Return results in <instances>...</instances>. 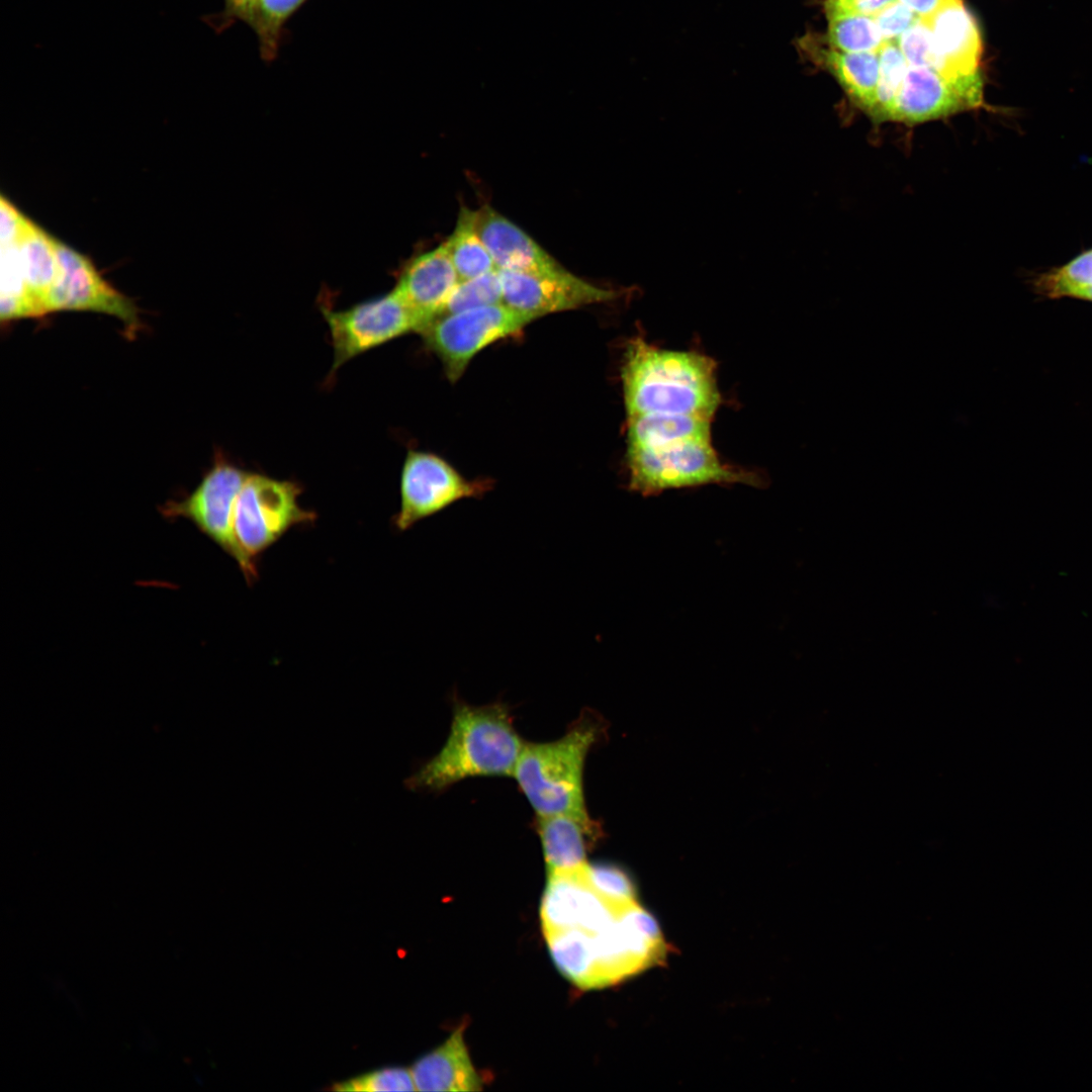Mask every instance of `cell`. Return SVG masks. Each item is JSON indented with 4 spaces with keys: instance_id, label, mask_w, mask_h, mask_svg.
Here are the masks:
<instances>
[{
    "instance_id": "6da1fadb",
    "label": "cell",
    "mask_w": 1092,
    "mask_h": 1092,
    "mask_svg": "<svg viewBox=\"0 0 1092 1092\" xmlns=\"http://www.w3.org/2000/svg\"><path fill=\"white\" fill-rule=\"evenodd\" d=\"M713 358L694 350L631 339L623 355L621 381L626 419L690 415L714 420L722 404Z\"/></svg>"
},
{
    "instance_id": "7a4b0ae2",
    "label": "cell",
    "mask_w": 1092,
    "mask_h": 1092,
    "mask_svg": "<svg viewBox=\"0 0 1092 1092\" xmlns=\"http://www.w3.org/2000/svg\"><path fill=\"white\" fill-rule=\"evenodd\" d=\"M524 744L507 704L475 706L455 697L444 745L405 780V786L434 793L468 778L513 777Z\"/></svg>"
},
{
    "instance_id": "3957f363",
    "label": "cell",
    "mask_w": 1092,
    "mask_h": 1092,
    "mask_svg": "<svg viewBox=\"0 0 1092 1092\" xmlns=\"http://www.w3.org/2000/svg\"><path fill=\"white\" fill-rule=\"evenodd\" d=\"M601 730L599 721L583 712L561 737L548 742L525 741L513 777L536 816L588 815L583 770Z\"/></svg>"
},
{
    "instance_id": "277c9868",
    "label": "cell",
    "mask_w": 1092,
    "mask_h": 1092,
    "mask_svg": "<svg viewBox=\"0 0 1092 1092\" xmlns=\"http://www.w3.org/2000/svg\"><path fill=\"white\" fill-rule=\"evenodd\" d=\"M628 486L642 495L710 484L760 486L754 471L724 462L713 439H694L654 448H626Z\"/></svg>"
},
{
    "instance_id": "5b68a950",
    "label": "cell",
    "mask_w": 1092,
    "mask_h": 1092,
    "mask_svg": "<svg viewBox=\"0 0 1092 1092\" xmlns=\"http://www.w3.org/2000/svg\"><path fill=\"white\" fill-rule=\"evenodd\" d=\"M249 473L217 455L192 492L184 498L165 503L160 512L169 520L191 522L237 562L251 585L259 578L258 561L241 547L234 529L236 500Z\"/></svg>"
},
{
    "instance_id": "8992f818",
    "label": "cell",
    "mask_w": 1092,
    "mask_h": 1092,
    "mask_svg": "<svg viewBox=\"0 0 1092 1092\" xmlns=\"http://www.w3.org/2000/svg\"><path fill=\"white\" fill-rule=\"evenodd\" d=\"M299 483L250 472L234 510L236 537L253 559L274 545L290 529L313 524L315 512L298 504Z\"/></svg>"
},
{
    "instance_id": "52a82bcc",
    "label": "cell",
    "mask_w": 1092,
    "mask_h": 1092,
    "mask_svg": "<svg viewBox=\"0 0 1092 1092\" xmlns=\"http://www.w3.org/2000/svg\"><path fill=\"white\" fill-rule=\"evenodd\" d=\"M535 320L498 303L440 315L420 334L441 360L447 377L455 381L478 352L519 333Z\"/></svg>"
},
{
    "instance_id": "ba28073f",
    "label": "cell",
    "mask_w": 1092,
    "mask_h": 1092,
    "mask_svg": "<svg viewBox=\"0 0 1092 1092\" xmlns=\"http://www.w3.org/2000/svg\"><path fill=\"white\" fill-rule=\"evenodd\" d=\"M334 360L331 375L351 359L407 333H421L423 320L395 290L342 310L323 309Z\"/></svg>"
},
{
    "instance_id": "9c48e42d",
    "label": "cell",
    "mask_w": 1092,
    "mask_h": 1092,
    "mask_svg": "<svg viewBox=\"0 0 1092 1092\" xmlns=\"http://www.w3.org/2000/svg\"><path fill=\"white\" fill-rule=\"evenodd\" d=\"M490 487L489 480H469L438 455L410 451L400 471V505L392 525L404 532L460 499L482 496Z\"/></svg>"
},
{
    "instance_id": "30bf717a",
    "label": "cell",
    "mask_w": 1092,
    "mask_h": 1092,
    "mask_svg": "<svg viewBox=\"0 0 1092 1092\" xmlns=\"http://www.w3.org/2000/svg\"><path fill=\"white\" fill-rule=\"evenodd\" d=\"M57 273L46 300V312L89 310L122 321L129 334L140 326L131 299L111 286L91 260L54 237Z\"/></svg>"
},
{
    "instance_id": "8fae6325",
    "label": "cell",
    "mask_w": 1092,
    "mask_h": 1092,
    "mask_svg": "<svg viewBox=\"0 0 1092 1092\" xmlns=\"http://www.w3.org/2000/svg\"><path fill=\"white\" fill-rule=\"evenodd\" d=\"M503 302L521 312L540 316L589 304L617 300L624 291L595 285L561 265L539 271L498 270Z\"/></svg>"
},
{
    "instance_id": "7c38bea8",
    "label": "cell",
    "mask_w": 1092,
    "mask_h": 1092,
    "mask_svg": "<svg viewBox=\"0 0 1092 1092\" xmlns=\"http://www.w3.org/2000/svg\"><path fill=\"white\" fill-rule=\"evenodd\" d=\"M983 105V79L952 80L928 67L908 66L889 122L917 124Z\"/></svg>"
},
{
    "instance_id": "4fadbf2b",
    "label": "cell",
    "mask_w": 1092,
    "mask_h": 1092,
    "mask_svg": "<svg viewBox=\"0 0 1092 1092\" xmlns=\"http://www.w3.org/2000/svg\"><path fill=\"white\" fill-rule=\"evenodd\" d=\"M583 869L548 874L540 907L543 934L576 928L596 935L638 903L637 899L614 902L603 897L587 883Z\"/></svg>"
},
{
    "instance_id": "5bb4252c",
    "label": "cell",
    "mask_w": 1092,
    "mask_h": 1092,
    "mask_svg": "<svg viewBox=\"0 0 1092 1092\" xmlns=\"http://www.w3.org/2000/svg\"><path fill=\"white\" fill-rule=\"evenodd\" d=\"M924 21L931 33L935 71L952 80L981 75L980 31L962 0L945 3Z\"/></svg>"
},
{
    "instance_id": "9a60e30c",
    "label": "cell",
    "mask_w": 1092,
    "mask_h": 1092,
    "mask_svg": "<svg viewBox=\"0 0 1092 1092\" xmlns=\"http://www.w3.org/2000/svg\"><path fill=\"white\" fill-rule=\"evenodd\" d=\"M459 281L443 243L411 261L394 289L423 320L426 328L441 314Z\"/></svg>"
},
{
    "instance_id": "2e32d148",
    "label": "cell",
    "mask_w": 1092,
    "mask_h": 1092,
    "mask_svg": "<svg viewBox=\"0 0 1092 1092\" xmlns=\"http://www.w3.org/2000/svg\"><path fill=\"white\" fill-rule=\"evenodd\" d=\"M475 226L498 270L539 271L560 265L523 230L488 205L475 210Z\"/></svg>"
},
{
    "instance_id": "e0dca14e",
    "label": "cell",
    "mask_w": 1092,
    "mask_h": 1092,
    "mask_svg": "<svg viewBox=\"0 0 1092 1092\" xmlns=\"http://www.w3.org/2000/svg\"><path fill=\"white\" fill-rule=\"evenodd\" d=\"M536 817L547 873L582 870L587 863V851L599 835V827L589 815L562 813Z\"/></svg>"
},
{
    "instance_id": "ac0fdd59",
    "label": "cell",
    "mask_w": 1092,
    "mask_h": 1092,
    "mask_svg": "<svg viewBox=\"0 0 1092 1092\" xmlns=\"http://www.w3.org/2000/svg\"><path fill=\"white\" fill-rule=\"evenodd\" d=\"M799 42L808 59L830 72L855 105L867 113L877 89L879 54L844 52L817 34H807Z\"/></svg>"
},
{
    "instance_id": "d6986e66",
    "label": "cell",
    "mask_w": 1092,
    "mask_h": 1092,
    "mask_svg": "<svg viewBox=\"0 0 1092 1092\" xmlns=\"http://www.w3.org/2000/svg\"><path fill=\"white\" fill-rule=\"evenodd\" d=\"M465 1024L459 1025L438 1048L421 1057L412 1067L419 1091H478L482 1079L472 1064L464 1039Z\"/></svg>"
},
{
    "instance_id": "ffe728a7",
    "label": "cell",
    "mask_w": 1092,
    "mask_h": 1092,
    "mask_svg": "<svg viewBox=\"0 0 1092 1092\" xmlns=\"http://www.w3.org/2000/svg\"><path fill=\"white\" fill-rule=\"evenodd\" d=\"M28 297L35 316L46 314V300L57 273L54 237L28 218L19 241Z\"/></svg>"
},
{
    "instance_id": "44dd1931",
    "label": "cell",
    "mask_w": 1092,
    "mask_h": 1092,
    "mask_svg": "<svg viewBox=\"0 0 1092 1092\" xmlns=\"http://www.w3.org/2000/svg\"><path fill=\"white\" fill-rule=\"evenodd\" d=\"M557 970L576 987L600 988L594 936L570 928L544 933Z\"/></svg>"
},
{
    "instance_id": "7402d4cb",
    "label": "cell",
    "mask_w": 1092,
    "mask_h": 1092,
    "mask_svg": "<svg viewBox=\"0 0 1092 1092\" xmlns=\"http://www.w3.org/2000/svg\"><path fill=\"white\" fill-rule=\"evenodd\" d=\"M444 244L460 280L497 269L476 230L475 210H460L455 229Z\"/></svg>"
},
{
    "instance_id": "603a6c76",
    "label": "cell",
    "mask_w": 1092,
    "mask_h": 1092,
    "mask_svg": "<svg viewBox=\"0 0 1092 1092\" xmlns=\"http://www.w3.org/2000/svg\"><path fill=\"white\" fill-rule=\"evenodd\" d=\"M827 41L849 53H878L884 39L872 16L854 12L826 0Z\"/></svg>"
},
{
    "instance_id": "cb8c5ba5",
    "label": "cell",
    "mask_w": 1092,
    "mask_h": 1092,
    "mask_svg": "<svg viewBox=\"0 0 1092 1092\" xmlns=\"http://www.w3.org/2000/svg\"><path fill=\"white\" fill-rule=\"evenodd\" d=\"M1031 283L1033 291L1048 299L1068 297L1092 301V249L1061 267L1036 275Z\"/></svg>"
},
{
    "instance_id": "d4e9b609",
    "label": "cell",
    "mask_w": 1092,
    "mask_h": 1092,
    "mask_svg": "<svg viewBox=\"0 0 1092 1092\" xmlns=\"http://www.w3.org/2000/svg\"><path fill=\"white\" fill-rule=\"evenodd\" d=\"M309 0H259L250 23L257 36L261 59L269 64L278 56L285 40L289 20Z\"/></svg>"
},
{
    "instance_id": "484cf974",
    "label": "cell",
    "mask_w": 1092,
    "mask_h": 1092,
    "mask_svg": "<svg viewBox=\"0 0 1092 1092\" xmlns=\"http://www.w3.org/2000/svg\"><path fill=\"white\" fill-rule=\"evenodd\" d=\"M1 321L34 317L28 297L18 242L1 244Z\"/></svg>"
},
{
    "instance_id": "4316f807",
    "label": "cell",
    "mask_w": 1092,
    "mask_h": 1092,
    "mask_svg": "<svg viewBox=\"0 0 1092 1092\" xmlns=\"http://www.w3.org/2000/svg\"><path fill=\"white\" fill-rule=\"evenodd\" d=\"M879 78L867 115L876 123L889 122L890 113L908 64L897 41H885L878 52Z\"/></svg>"
},
{
    "instance_id": "83f0119b",
    "label": "cell",
    "mask_w": 1092,
    "mask_h": 1092,
    "mask_svg": "<svg viewBox=\"0 0 1092 1092\" xmlns=\"http://www.w3.org/2000/svg\"><path fill=\"white\" fill-rule=\"evenodd\" d=\"M498 303L504 302L502 280L496 269L474 278L460 280L440 315Z\"/></svg>"
},
{
    "instance_id": "f1b7e54d",
    "label": "cell",
    "mask_w": 1092,
    "mask_h": 1092,
    "mask_svg": "<svg viewBox=\"0 0 1092 1092\" xmlns=\"http://www.w3.org/2000/svg\"><path fill=\"white\" fill-rule=\"evenodd\" d=\"M332 1089L341 1092L417 1090L412 1070L402 1067H389L371 1071L336 1083Z\"/></svg>"
},
{
    "instance_id": "f546056e",
    "label": "cell",
    "mask_w": 1092,
    "mask_h": 1092,
    "mask_svg": "<svg viewBox=\"0 0 1092 1092\" xmlns=\"http://www.w3.org/2000/svg\"><path fill=\"white\" fill-rule=\"evenodd\" d=\"M583 874L592 888L611 901L629 902L637 899L630 877L617 866L587 862Z\"/></svg>"
},
{
    "instance_id": "4dcf8cb0",
    "label": "cell",
    "mask_w": 1092,
    "mask_h": 1092,
    "mask_svg": "<svg viewBox=\"0 0 1092 1092\" xmlns=\"http://www.w3.org/2000/svg\"><path fill=\"white\" fill-rule=\"evenodd\" d=\"M908 66L934 69L935 55L927 23L918 19L897 40Z\"/></svg>"
},
{
    "instance_id": "1f68e13d",
    "label": "cell",
    "mask_w": 1092,
    "mask_h": 1092,
    "mask_svg": "<svg viewBox=\"0 0 1092 1092\" xmlns=\"http://www.w3.org/2000/svg\"><path fill=\"white\" fill-rule=\"evenodd\" d=\"M874 19L885 42L897 41L900 35L920 18L896 0L878 12Z\"/></svg>"
},
{
    "instance_id": "d6a6232c",
    "label": "cell",
    "mask_w": 1092,
    "mask_h": 1092,
    "mask_svg": "<svg viewBox=\"0 0 1092 1092\" xmlns=\"http://www.w3.org/2000/svg\"><path fill=\"white\" fill-rule=\"evenodd\" d=\"M259 0H223V8L202 17L216 33H221L237 22L250 25Z\"/></svg>"
},
{
    "instance_id": "836d02e7",
    "label": "cell",
    "mask_w": 1092,
    "mask_h": 1092,
    "mask_svg": "<svg viewBox=\"0 0 1092 1092\" xmlns=\"http://www.w3.org/2000/svg\"><path fill=\"white\" fill-rule=\"evenodd\" d=\"M27 221L28 217L2 194L0 200V243L18 242Z\"/></svg>"
},
{
    "instance_id": "e575fe53",
    "label": "cell",
    "mask_w": 1092,
    "mask_h": 1092,
    "mask_svg": "<svg viewBox=\"0 0 1092 1092\" xmlns=\"http://www.w3.org/2000/svg\"><path fill=\"white\" fill-rule=\"evenodd\" d=\"M911 11H913L920 19H929L937 10L940 9L948 0H898Z\"/></svg>"
},
{
    "instance_id": "d590c367",
    "label": "cell",
    "mask_w": 1092,
    "mask_h": 1092,
    "mask_svg": "<svg viewBox=\"0 0 1092 1092\" xmlns=\"http://www.w3.org/2000/svg\"><path fill=\"white\" fill-rule=\"evenodd\" d=\"M894 1L896 0H852L847 5L841 7L874 17L878 12Z\"/></svg>"
},
{
    "instance_id": "8d00e7d4",
    "label": "cell",
    "mask_w": 1092,
    "mask_h": 1092,
    "mask_svg": "<svg viewBox=\"0 0 1092 1092\" xmlns=\"http://www.w3.org/2000/svg\"><path fill=\"white\" fill-rule=\"evenodd\" d=\"M828 1H831V2H833L835 4H837V5H840V6H845L848 3H850L852 0H828Z\"/></svg>"
},
{
    "instance_id": "74e56055",
    "label": "cell",
    "mask_w": 1092,
    "mask_h": 1092,
    "mask_svg": "<svg viewBox=\"0 0 1092 1092\" xmlns=\"http://www.w3.org/2000/svg\"><path fill=\"white\" fill-rule=\"evenodd\" d=\"M948 1H952V0H948Z\"/></svg>"
}]
</instances>
